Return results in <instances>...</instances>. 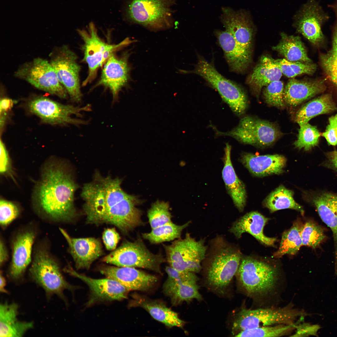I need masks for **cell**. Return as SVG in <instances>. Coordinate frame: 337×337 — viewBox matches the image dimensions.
<instances>
[{"mask_svg": "<svg viewBox=\"0 0 337 337\" xmlns=\"http://www.w3.org/2000/svg\"><path fill=\"white\" fill-rule=\"evenodd\" d=\"M95 176L103 187L83 208L87 223L111 224L125 233L142 225V212L136 207L138 200L123 190L121 179L97 173Z\"/></svg>", "mask_w": 337, "mask_h": 337, "instance_id": "6da1fadb", "label": "cell"}, {"mask_svg": "<svg viewBox=\"0 0 337 337\" xmlns=\"http://www.w3.org/2000/svg\"><path fill=\"white\" fill-rule=\"evenodd\" d=\"M78 188L65 164L56 159L48 160L35 186L34 203L40 212L50 218L70 221L76 215L74 196Z\"/></svg>", "mask_w": 337, "mask_h": 337, "instance_id": "7a4b0ae2", "label": "cell"}, {"mask_svg": "<svg viewBox=\"0 0 337 337\" xmlns=\"http://www.w3.org/2000/svg\"><path fill=\"white\" fill-rule=\"evenodd\" d=\"M237 273L247 294L257 300L274 293L280 280L277 268L251 257L242 256Z\"/></svg>", "mask_w": 337, "mask_h": 337, "instance_id": "3957f363", "label": "cell"}, {"mask_svg": "<svg viewBox=\"0 0 337 337\" xmlns=\"http://www.w3.org/2000/svg\"><path fill=\"white\" fill-rule=\"evenodd\" d=\"M174 0H126L124 17L128 21L155 30L173 25Z\"/></svg>", "mask_w": 337, "mask_h": 337, "instance_id": "277c9868", "label": "cell"}, {"mask_svg": "<svg viewBox=\"0 0 337 337\" xmlns=\"http://www.w3.org/2000/svg\"><path fill=\"white\" fill-rule=\"evenodd\" d=\"M183 73L197 75L216 89L224 101L237 115H241L248 106L246 95L238 85L221 75L212 63L199 56L194 68L190 71H182Z\"/></svg>", "mask_w": 337, "mask_h": 337, "instance_id": "5b68a950", "label": "cell"}, {"mask_svg": "<svg viewBox=\"0 0 337 337\" xmlns=\"http://www.w3.org/2000/svg\"><path fill=\"white\" fill-rule=\"evenodd\" d=\"M305 313L292 305L281 307L243 309L235 320L232 330L240 332L256 328L280 324H291L302 319Z\"/></svg>", "mask_w": 337, "mask_h": 337, "instance_id": "8992f818", "label": "cell"}, {"mask_svg": "<svg viewBox=\"0 0 337 337\" xmlns=\"http://www.w3.org/2000/svg\"><path fill=\"white\" fill-rule=\"evenodd\" d=\"M77 32L84 42L83 60L87 63L88 67V75L82 83L84 86L95 79L98 69L112 54L133 42V41L127 38L118 44H108L100 37L96 28L92 22L89 23L86 29H78Z\"/></svg>", "mask_w": 337, "mask_h": 337, "instance_id": "52a82bcc", "label": "cell"}, {"mask_svg": "<svg viewBox=\"0 0 337 337\" xmlns=\"http://www.w3.org/2000/svg\"><path fill=\"white\" fill-rule=\"evenodd\" d=\"M216 245L208 259L207 280L211 286L221 290L228 285L237 273L242 256L237 248L223 241Z\"/></svg>", "mask_w": 337, "mask_h": 337, "instance_id": "ba28073f", "label": "cell"}, {"mask_svg": "<svg viewBox=\"0 0 337 337\" xmlns=\"http://www.w3.org/2000/svg\"><path fill=\"white\" fill-rule=\"evenodd\" d=\"M164 247L169 266L179 271L194 273L201 270V263L205 259L207 250L204 240L196 241L187 233L184 238L176 239Z\"/></svg>", "mask_w": 337, "mask_h": 337, "instance_id": "9c48e42d", "label": "cell"}, {"mask_svg": "<svg viewBox=\"0 0 337 337\" xmlns=\"http://www.w3.org/2000/svg\"><path fill=\"white\" fill-rule=\"evenodd\" d=\"M166 260L162 254L151 252L140 239L124 242L102 259L105 262L119 267L141 268L159 272L161 265Z\"/></svg>", "mask_w": 337, "mask_h": 337, "instance_id": "30bf717a", "label": "cell"}, {"mask_svg": "<svg viewBox=\"0 0 337 337\" xmlns=\"http://www.w3.org/2000/svg\"><path fill=\"white\" fill-rule=\"evenodd\" d=\"M29 271L32 279L42 288L48 297L56 295L64 299V290L74 288L64 278L57 262L44 250L35 253Z\"/></svg>", "mask_w": 337, "mask_h": 337, "instance_id": "8fae6325", "label": "cell"}, {"mask_svg": "<svg viewBox=\"0 0 337 337\" xmlns=\"http://www.w3.org/2000/svg\"><path fill=\"white\" fill-rule=\"evenodd\" d=\"M49 62L59 81L71 100L79 103L82 100L79 74L81 66L77 56L66 45L55 47L49 55Z\"/></svg>", "mask_w": 337, "mask_h": 337, "instance_id": "7c38bea8", "label": "cell"}, {"mask_svg": "<svg viewBox=\"0 0 337 337\" xmlns=\"http://www.w3.org/2000/svg\"><path fill=\"white\" fill-rule=\"evenodd\" d=\"M14 76L40 90L61 98L67 97L66 90L49 61L46 59L37 57L23 63L15 71Z\"/></svg>", "mask_w": 337, "mask_h": 337, "instance_id": "4fadbf2b", "label": "cell"}, {"mask_svg": "<svg viewBox=\"0 0 337 337\" xmlns=\"http://www.w3.org/2000/svg\"><path fill=\"white\" fill-rule=\"evenodd\" d=\"M30 111L42 121L51 124H71L77 126L87 124L84 120L72 118V115L82 116V113L91 110L90 105L82 107L64 105L46 97H36L28 104Z\"/></svg>", "mask_w": 337, "mask_h": 337, "instance_id": "5bb4252c", "label": "cell"}, {"mask_svg": "<svg viewBox=\"0 0 337 337\" xmlns=\"http://www.w3.org/2000/svg\"><path fill=\"white\" fill-rule=\"evenodd\" d=\"M217 132L233 137L242 143L261 147L272 144L282 135L274 123L250 116L242 118L238 126L228 132Z\"/></svg>", "mask_w": 337, "mask_h": 337, "instance_id": "9a60e30c", "label": "cell"}, {"mask_svg": "<svg viewBox=\"0 0 337 337\" xmlns=\"http://www.w3.org/2000/svg\"><path fill=\"white\" fill-rule=\"evenodd\" d=\"M329 17L317 0H308L295 15L294 20L297 31L316 44L323 38L321 26Z\"/></svg>", "mask_w": 337, "mask_h": 337, "instance_id": "2e32d148", "label": "cell"}, {"mask_svg": "<svg viewBox=\"0 0 337 337\" xmlns=\"http://www.w3.org/2000/svg\"><path fill=\"white\" fill-rule=\"evenodd\" d=\"M220 20L226 28L237 43L252 54L254 28L249 12L244 10L235 11L228 7H222Z\"/></svg>", "mask_w": 337, "mask_h": 337, "instance_id": "e0dca14e", "label": "cell"}, {"mask_svg": "<svg viewBox=\"0 0 337 337\" xmlns=\"http://www.w3.org/2000/svg\"><path fill=\"white\" fill-rule=\"evenodd\" d=\"M65 271L85 282L88 286L90 295L87 305L104 301L120 300L127 297L128 290L118 282L106 278L96 279L79 273L68 267Z\"/></svg>", "mask_w": 337, "mask_h": 337, "instance_id": "ac0fdd59", "label": "cell"}, {"mask_svg": "<svg viewBox=\"0 0 337 337\" xmlns=\"http://www.w3.org/2000/svg\"><path fill=\"white\" fill-rule=\"evenodd\" d=\"M128 58L127 55L118 57L112 54L105 62L100 79L95 85V87L102 85L109 89L114 101L117 99L120 90L129 79Z\"/></svg>", "mask_w": 337, "mask_h": 337, "instance_id": "d6986e66", "label": "cell"}, {"mask_svg": "<svg viewBox=\"0 0 337 337\" xmlns=\"http://www.w3.org/2000/svg\"><path fill=\"white\" fill-rule=\"evenodd\" d=\"M100 271L107 278L116 281L128 290L147 291L157 281L155 276L134 267L106 266L101 268Z\"/></svg>", "mask_w": 337, "mask_h": 337, "instance_id": "ffe728a7", "label": "cell"}, {"mask_svg": "<svg viewBox=\"0 0 337 337\" xmlns=\"http://www.w3.org/2000/svg\"><path fill=\"white\" fill-rule=\"evenodd\" d=\"M60 230L66 240L70 253L77 269H89L92 262L103 253L101 243L93 237L74 238L63 229Z\"/></svg>", "mask_w": 337, "mask_h": 337, "instance_id": "44dd1931", "label": "cell"}, {"mask_svg": "<svg viewBox=\"0 0 337 337\" xmlns=\"http://www.w3.org/2000/svg\"><path fill=\"white\" fill-rule=\"evenodd\" d=\"M309 200L322 221L331 229L335 247V267L337 269V193L314 192L309 194Z\"/></svg>", "mask_w": 337, "mask_h": 337, "instance_id": "7402d4cb", "label": "cell"}, {"mask_svg": "<svg viewBox=\"0 0 337 337\" xmlns=\"http://www.w3.org/2000/svg\"><path fill=\"white\" fill-rule=\"evenodd\" d=\"M35 234L27 231L19 234L13 245L12 260L9 270L11 278L17 281L22 278L31 261L32 246Z\"/></svg>", "mask_w": 337, "mask_h": 337, "instance_id": "603a6c76", "label": "cell"}, {"mask_svg": "<svg viewBox=\"0 0 337 337\" xmlns=\"http://www.w3.org/2000/svg\"><path fill=\"white\" fill-rule=\"evenodd\" d=\"M214 33L230 70L235 72H243L250 62L252 54L242 47L226 30H216Z\"/></svg>", "mask_w": 337, "mask_h": 337, "instance_id": "cb8c5ba5", "label": "cell"}, {"mask_svg": "<svg viewBox=\"0 0 337 337\" xmlns=\"http://www.w3.org/2000/svg\"><path fill=\"white\" fill-rule=\"evenodd\" d=\"M241 161L250 173L257 177L282 173L286 162V158L281 155H256L249 153L243 154Z\"/></svg>", "mask_w": 337, "mask_h": 337, "instance_id": "d4e9b609", "label": "cell"}, {"mask_svg": "<svg viewBox=\"0 0 337 337\" xmlns=\"http://www.w3.org/2000/svg\"><path fill=\"white\" fill-rule=\"evenodd\" d=\"M269 219L257 212H250L234 222L229 231L237 238L247 232L262 243L272 246L276 239L266 237L263 233L264 227Z\"/></svg>", "mask_w": 337, "mask_h": 337, "instance_id": "484cf974", "label": "cell"}, {"mask_svg": "<svg viewBox=\"0 0 337 337\" xmlns=\"http://www.w3.org/2000/svg\"><path fill=\"white\" fill-rule=\"evenodd\" d=\"M231 147L227 144L225 148L224 165L222 176L226 188L234 204L240 212L246 204L247 194L244 183L237 176L231 159Z\"/></svg>", "mask_w": 337, "mask_h": 337, "instance_id": "4316f807", "label": "cell"}, {"mask_svg": "<svg viewBox=\"0 0 337 337\" xmlns=\"http://www.w3.org/2000/svg\"><path fill=\"white\" fill-rule=\"evenodd\" d=\"M18 305L16 303H2L0 306V336L22 337L33 326L32 322L18 320Z\"/></svg>", "mask_w": 337, "mask_h": 337, "instance_id": "83f0119b", "label": "cell"}, {"mask_svg": "<svg viewBox=\"0 0 337 337\" xmlns=\"http://www.w3.org/2000/svg\"><path fill=\"white\" fill-rule=\"evenodd\" d=\"M325 88L322 81H308L290 79L284 88L285 103L290 106H297L322 92Z\"/></svg>", "mask_w": 337, "mask_h": 337, "instance_id": "f1b7e54d", "label": "cell"}, {"mask_svg": "<svg viewBox=\"0 0 337 337\" xmlns=\"http://www.w3.org/2000/svg\"><path fill=\"white\" fill-rule=\"evenodd\" d=\"M282 74L272 58L264 56L261 58L254 67L247 78V82L258 97L263 87L272 82L279 80Z\"/></svg>", "mask_w": 337, "mask_h": 337, "instance_id": "f546056e", "label": "cell"}, {"mask_svg": "<svg viewBox=\"0 0 337 337\" xmlns=\"http://www.w3.org/2000/svg\"><path fill=\"white\" fill-rule=\"evenodd\" d=\"M133 302L132 304L143 308L153 318L168 327L182 328L184 324L177 313L162 302L141 297H136Z\"/></svg>", "mask_w": 337, "mask_h": 337, "instance_id": "4dcf8cb0", "label": "cell"}, {"mask_svg": "<svg viewBox=\"0 0 337 337\" xmlns=\"http://www.w3.org/2000/svg\"><path fill=\"white\" fill-rule=\"evenodd\" d=\"M337 109L331 96L322 95L309 101L296 112L295 120L299 126L308 123L312 118L319 115L328 113Z\"/></svg>", "mask_w": 337, "mask_h": 337, "instance_id": "1f68e13d", "label": "cell"}, {"mask_svg": "<svg viewBox=\"0 0 337 337\" xmlns=\"http://www.w3.org/2000/svg\"><path fill=\"white\" fill-rule=\"evenodd\" d=\"M279 42L272 47L276 51L291 61L311 63L307 54L305 46L300 37L288 35L282 33Z\"/></svg>", "mask_w": 337, "mask_h": 337, "instance_id": "d6a6232c", "label": "cell"}, {"mask_svg": "<svg viewBox=\"0 0 337 337\" xmlns=\"http://www.w3.org/2000/svg\"><path fill=\"white\" fill-rule=\"evenodd\" d=\"M294 193L281 185L271 193L265 199L263 204L271 212L287 208L295 210L304 214L303 207L295 200Z\"/></svg>", "mask_w": 337, "mask_h": 337, "instance_id": "836d02e7", "label": "cell"}, {"mask_svg": "<svg viewBox=\"0 0 337 337\" xmlns=\"http://www.w3.org/2000/svg\"><path fill=\"white\" fill-rule=\"evenodd\" d=\"M197 281L195 280L176 283L164 284V291L174 305L194 299L200 300L202 297L198 291Z\"/></svg>", "mask_w": 337, "mask_h": 337, "instance_id": "e575fe53", "label": "cell"}, {"mask_svg": "<svg viewBox=\"0 0 337 337\" xmlns=\"http://www.w3.org/2000/svg\"><path fill=\"white\" fill-rule=\"evenodd\" d=\"M330 7L333 11L335 17L332 46L327 52L321 55L320 61L328 77L337 88V1L331 4Z\"/></svg>", "mask_w": 337, "mask_h": 337, "instance_id": "d590c367", "label": "cell"}, {"mask_svg": "<svg viewBox=\"0 0 337 337\" xmlns=\"http://www.w3.org/2000/svg\"><path fill=\"white\" fill-rule=\"evenodd\" d=\"M190 223L188 221L178 225L172 222L152 229L150 232L143 233L142 237L152 244L175 240L180 238L182 231Z\"/></svg>", "mask_w": 337, "mask_h": 337, "instance_id": "8d00e7d4", "label": "cell"}, {"mask_svg": "<svg viewBox=\"0 0 337 337\" xmlns=\"http://www.w3.org/2000/svg\"><path fill=\"white\" fill-rule=\"evenodd\" d=\"M301 225L298 222L294 223L289 230L282 234L279 248L273 256L280 257L286 254L294 255L296 254L302 246L300 235Z\"/></svg>", "mask_w": 337, "mask_h": 337, "instance_id": "74e56055", "label": "cell"}, {"mask_svg": "<svg viewBox=\"0 0 337 337\" xmlns=\"http://www.w3.org/2000/svg\"><path fill=\"white\" fill-rule=\"evenodd\" d=\"M298 322L291 324L267 326L242 331L236 337H280L289 334L295 330Z\"/></svg>", "mask_w": 337, "mask_h": 337, "instance_id": "f35d334b", "label": "cell"}, {"mask_svg": "<svg viewBox=\"0 0 337 337\" xmlns=\"http://www.w3.org/2000/svg\"><path fill=\"white\" fill-rule=\"evenodd\" d=\"M300 126L297 139L294 145L299 149L309 151L318 145L320 133L316 126L309 123Z\"/></svg>", "mask_w": 337, "mask_h": 337, "instance_id": "ab89813d", "label": "cell"}, {"mask_svg": "<svg viewBox=\"0 0 337 337\" xmlns=\"http://www.w3.org/2000/svg\"><path fill=\"white\" fill-rule=\"evenodd\" d=\"M272 59L282 74L288 77L293 78L303 74H311L316 70L315 65L311 63L291 61L285 59Z\"/></svg>", "mask_w": 337, "mask_h": 337, "instance_id": "60d3db41", "label": "cell"}, {"mask_svg": "<svg viewBox=\"0 0 337 337\" xmlns=\"http://www.w3.org/2000/svg\"><path fill=\"white\" fill-rule=\"evenodd\" d=\"M300 235L302 245L313 248L319 247L326 238L322 228L311 221L307 222L302 225Z\"/></svg>", "mask_w": 337, "mask_h": 337, "instance_id": "b9f144b4", "label": "cell"}, {"mask_svg": "<svg viewBox=\"0 0 337 337\" xmlns=\"http://www.w3.org/2000/svg\"><path fill=\"white\" fill-rule=\"evenodd\" d=\"M147 216L152 229L172 222L169 204L163 201L154 203L148 211Z\"/></svg>", "mask_w": 337, "mask_h": 337, "instance_id": "7bdbcfd3", "label": "cell"}, {"mask_svg": "<svg viewBox=\"0 0 337 337\" xmlns=\"http://www.w3.org/2000/svg\"><path fill=\"white\" fill-rule=\"evenodd\" d=\"M283 83L280 80L271 82L265 87L263 96L268 105L279 108H284L286 104L284 99Z\"/></svg>", "mask_w": 337, "mask_h": 337, "instance_id": "ee69618b", "label": "cell"}, {"mask_svg": "<svg viewBox=\"0 0 337 337\" xmlns=\"http://www.w3.org/2000/svg\"><path fill=\"white\" fill-rule=\"evenodd\" d=\"M20 209L14 203L6 200L0 201V223L5 227L11 223L18 216Z\"/></svg>", "mask_w": 337, "mask_h": 337, "instance_id": "f6af8a7d", "label": "cell"}, {"mask_svg": "<svg viewBox=\"0 0 337 337\" xmlns=\"http://www.w3.org/2000/svg\"><path fill=\"white\" fill-rule=\"evenodd\" d=\"M168 278L164 283L170 284L178 283L188 281L198 280L195 273L176 270L170 266L165 269Z\"/></svg>", "mask_w": 337, "mask_h": 337, "instance_id": "bcb514c9", "label": "cell"}, {"mask_svg": "<svg viewBox=\"0 0 337 337\" xmlns=\"http://www.w3.org/2000/svg\"><path fill=\"white\" fill-rule=\"evenodd\" d=\"M328 121L322 136L329 145L337 146V114L330 117Z\"/></svg>", "mask_w": 337, "mask_h": 337, "instance_id": "7dc6e473", "label": "cell"}, {"mask_svg": "<svg viewBox=\"0 0 337 337\" xmlns=\"http://www.w3.org/2000/svg\"><path fill=\"white\" fill-rule=\"evenodd\" d=\"M102 239L106 248L112 250L115 248L120 237L114 228H107L103 233Z\"/></svg>", "mask_w": 337, "mask_h": 337, "instance_id": "c3c4849f", "label": "cell"}, {"mask_svg": "<svg viewBox=\"0 0 337 337\" xmlns=\"http://www.w3.org/2000/svg\"><path fill=\"white\" fill-rule=\"evenodd\" d=\"M0 172L2 174L7 173L11 169L10 157L5 145L1 140L0 144Z\"/></svg>", "mask_w": 337, "mask_h": 337, "instance_id": "681fc988", "label": "cell"}, {"mask_svg": "<svg viewBox=\"0 0 337 337\" xmlns=\"http://www.w3.org/2000/svg\"><path fill=\"white\" fill-rule=\"evenodd\" d=\"M326 159L323 166L333 170L337 174V151L334 150L326 153Z\"/></svg>", "mask_w": 337, "mask_h": 337, "instance_id": "f907efd6", "label": "cell"}, {"mask_svg": "<svg viewBox=\"0 0 337 337\" xmlns=\"http://www.w3.org/2000/svg\"><path fill=\"white\" fill-rule=\"evenodd\" d=\"M314 327L307 324H299L297 325L296 332L293 336H302L303 335L314 334Z\"/></svg>", "mask_w": 337, "mask_h": 337, "instance_id": "816d5d0a", "label": "cell"}, {"mask_svg": "<svg viewBox=\"0 0 337 337\" xmlns=\"http://www.w3.org/2000/svg\"><path fill=\"white\" fill-rule=\"evenodd\" d=\"M13 102L12 100L7 98H2L0 100V113H5L12 107Z\"/></svg>", "mask_w": 337, "mask_h": 337, "instance_id": "f5cc1de1", "label": "cell"}, {"mask_svg": "<svg viewBox=\"0 0 337 337\" xmlns=\"http://www.w3.org/2000/svg\"><path fill=\"white\" fill-rule=\"evenodd\" d=\"M8 253L5 245L1 239L0 243V264L2 266L7 260Z\"/></svg>", "mask_w": 337, "mask_h": 337, "instance_id": "db71d44e", "label": "cell"}, {"mask_svg": "<svg viewBox=\"0 0 337 337\" xmlns=\"http://www.w3.org/2000/svg\"><path fill=\"white\" fill-rule=\"evenodd\" d=\"M0 291L1 292L4 293H8V291L5 288L6 285V280L1 272L0 273Z\"/></svg>", "mask_w": 337, "mask_h": 337, "instance_id": "11a10c76", "label": "cell"}]
</instances>
